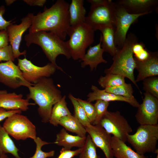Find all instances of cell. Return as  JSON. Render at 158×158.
I'll return each mask as SVG.
<instances>
[{
	"label": "cell",
	"mask_w": 158,
	"mask_h": 158,
	"mask_svg": "<svg viewBox=\"0 0 158 158\" xmlns=\"http://www.w3.org/2000/svg\"><path fill=\"white\" fill-rule=\"evenodd\" d=\"M94 31L85 22L70 26L67 32L69 38L66 43L73 60L83 59L86 49L94 41Z\"/></svg>",
	"instance_id": "cell-5"
},
{
	"label": "cell",
	"mask_w": 158,
	"mask_h": 158,
	"mask_svg": "<svg viewBox=\"0 0 158 158\" xmlns=\"http://www.w3.org/2000/svg\"><path fill=\"white\" fill-rule=\"evenodd\" d=\"M94 104L96 111V118L93 125H98L100 121L107 112L109 102L101 100L96 101Z\"/></svg>",
	"instance_id": "cell-35"
},
{
	"label": "cell",
	"mask_w": 158,
	"mask_h": 158,
	"mask_svg": "<svg viewBox=\"0 0 158 158\" xmlns=\"http://www.w3.org/2000/svg\"><path fill=\"white\" fill-rule=\"evenodd\" d=\"M0 158H9L8 156L5 154L2 155Z\"/></svg>",
	"instance_id": "cell-45"
},
{
	"label": "cell",
	"mask_w": 158,
	"mask_h": 158,
	"mask_svg": "<svg viewBox=\"0 0 158 158\" xmlns=\"http://www.w3.org/2000/svg\"><path fill=\"white\" fill-rule=\"evenodd\" d=\"M30 6H37L43 7L46 2V0H23V1Z\"/></svg>",
	"instance_id": "cell-42"
},
{
	"label": "cell",
	"mask_w": 158,
	"mask_h": 158,
	"mask_svg": "<svg viewBox=\"0 0 158 158\" xmlns=\"http://www.w3.org/2000/svg\"><path fill=\"white\" fill-rule=\"evenodd\" d=\"M135 68L138 74L135 81H142L145 78L158 75V52H151L149 57L146 60L140 61L134 58Z\"/></svg>",
	"instance_id": "cell-18"
},
{
	"label": "cell",
	"mask_w": 158,
	"mask_h": 158,
	"mask_svg": "<svg viewBox=\"0 0 158 158\" xmlns=\"http://www.w3.org/2000/svg\"><path fill=\"white\" fill-rule=\"evenodd\" d=\"M12 47L10 45L0 48V62L15 60Z\"/></svg>",
	"instance_id": "cell-37"
},
{
	"label": "cell",
	"mask_w": 158,
	"mask_h": 158,
	"mask_svg": "<svg viewBox=\"0 0 158 158\" xmlns=\"http://www.w3.org/2000/svg\"><path fill=\"white\" fill-rule=\"evenodd\" d=\"M83 0H72L69 4L68 11L70 26L84 23L86 11Z\"/></svg>",
	"instance_id": "cell-24"
},
{
	"label": "cell",
	"mask_w": 158,
	"mask_h": 158,
	"mask_svg": "<svg viewBox=\"0 0 158 158\" xmlns=\"http://www.w3.org/2000/svg\"><path fill=\"white\" fill-rule=\"evenodd\" d=\"M86 137H81L70 134L63 128L56 135L54 143L68 150H71L74 147L82 148L85 143Z\"/></svg>",
	"instance_id": "cell-21"
},
{
	"label": "cell",
	"mask_w": 158,
	"mask_h": 158,
	"mask_svg": "<svg viewBox=\"0 0 158 158\" xmlns=\"http://www.w3.org/2000/svg\"><path fill=\"white\" fill-rule=\"evenodd\" d=\"M111 147L114 157L116 158H147L135 152L123 142L114 136L111 137Z\"/></svg>",
	"instance_id": "cell-22"
},
{
	"label": "cell",
	"mask_w": 158,
	"mask_h": 158,
	"mask_svg": "<svg viewBox=\"0 0 158 158\" xmlns=\"http://www.w3.org/2000/svg\"><path fill=\"white\" fill-rule=\"evenodd\" d=\"M114 42L118 49L123 46L127 34L131 25L145 14H133L128 13L121 6L116 2Z\"/></svg>",
	"instance_id": "cell-10"
},
{
	"label": "cell",
	"mask_w": 158,
	"mask_h": 158,
	"mask_svg": "<svg viewBox=\"0 0 158 158\" xmlns=\"http://www.w3.org/2000/svg\"><path fill=\"white\" fill-rule=\"evenodd\" d=\"M0 83L13 89L22 86L28 88L34 84L24 79L18 66L11 61L0 63Z\"/></svg>",
	"instance_id": "cell-13"
},
{
	"label": "cell",
	"mask_w": 158,
	"mask_h": 158,
	"mask_svg": "<svg viewBox=\"0 0 158 158\" xmlns=\"http://www.w3.org/2000/svg\"><path fill=\"white\" fill-rule=\"evenodd\" d=\"M99 30L101 32L100 36L102 38V48L104 52L113 56L118 50L114 42L115 26L113 25H107Z\"/></svg>",
	"instance_id": "cell-23"
},
{
	"label": "cell",
	"mask_w": 158,
	"mask_h": 158,
	"mask_svg": "<svg viewBox=\"0 0 158 158\" xmlns=\"http://www.w3.org/2000/svg\"><path fill=\"white\" fill-rule=\"evenodd\" d=\"M6 11L4 6H0V30H6L7 27L11 24L14 23L12 22L13 20L7 21L3 17Z\"/></svg>",
	"instance_id": "cell-39"
},
{
	"label": "cell",
	"mask_w": 158,
	"mask_h": 158,
	"mask_svg": "<svg viewBox=\"0 0 158 158\" xmlns=\"http://www.w3.org/2000/svg\"><path fill=\"white\" fill-rule=\"evenodd\" d=\"M85 128L95 146L102 151L106 158H113L111 135L99 124H91Z\"/></svg>",
	"instance_id": "cell-15"
},
{
	"label": "cell",
	"mask_w": 158,
	"mask_h": 158,
	"mask_svg": "<svg viewBox=\"0 0 158 158\" xmlns=\"http://www.w3.org/2000/svg\"><path fill=\"white\" fill-rule=\"evenodd\" d=\"M20 110H8L0 107V122L4 119L15 114H21Z\"/></svg>",
	"instance_id": "cell-40"
},
{
	"label": "cell",
	"mask_w": 158,
	"mask_h": 158,
	"mask_svg": "<svg viewBox=\"0 0 158 158\" xmlns=\"http://www.w3.org/2000/svg\"><path fill=\"white\" fill-rule=\"evenodd\" d=\"M16 1V0H6L5 1L7 6H9Z\"/></svg>",
	"instance_id": "cell-44"
},
{
	"label": "cell",
	"mask_w": 158,
	"mask_h": 158,
	"mask_svg": "<svg viewBox=\"0 0 158 158\" xmlns=\"http://www.w3.org/2000/svg\"><path fill=\"white\" fill-rule=\"evenodd\" d=\"M143 89L158 99V76L149 77L142 80Z\"/></svg>",
	"instance_id": "cell-32"
},
{
	"label": "cell",
	"mask_w": 158,
	"mask_h": 158,
	"mask_svg": "<svg viewBox=\"0 0 158 158\" xmlns=\"http://www.w3.org/2000/svg\"><path fill=\"white\" fill-rule=\"evenodd\" d=\"M18 66L21 71L24 79L33 84L36 83L41 78H49L56 72L57 69L51 63L43 66H38L33 64L25 57L18 58Z\"/></svg>",
	"instance_id": "cell-11"
},
{
	"label": "cell",
	"mask_w": 158,
	"mask_h": 158,
	"mask_svg": "<svg viewBox=\"0 0 158 158\" xmlns=\"http://www.w3.org/2000/svg\"><path fill=\"white\" fill-rule=\"evenodd\" d=\"M77 100L83 108L91 124L93 125L96 118V111L94 104L87 100H83L79 98Z\"/></svg>",
	"instance_id": "cell-36"
},
{
	"label": "cell",
	"mask_w": 158,
	"mask_h": 158,
	"mask_svg": "<svg viewBox=\"0 0 158 158\" xmlns=\"http://www.w3.org/2000/svg\"><path fill=\"white\" fill-rule=\"evenodd\" d=\"M116 7V2L111 0L105 4L91 6L85 23L94 31L107 25L115 26Z\"/></svg>",
	"instance_id": "cell-8"
},
{
	"label": "cell",
	"mask_w": 158,
	"mask_h": 158,
	"mask_svg": "<svg viewBox=\"0 0 158 158\" xmlns=\"http://www.w3.org/2000/svg\"><path fill=\"white\" fill-rule=\"evenodd\" d=\"M69 5L64 0H58L49 8H45L43 12L34 15L29 32H50L64 41L70 26Z\"/></svg>",
	"instance_id": "cell-1"
},
{
	"label": "cell",
	"mask_w": 158,
	"mask_h": 158,
	"mask_svg": "<svg viewBox=\"0 0 158 158\" xmlns=\"http://www.w3.org/2000/svg\"><path fill=\"white\" fill-rule=\"evenodd\" d=\"M33 15V13H29L21 19V23L19 24H13V23L7 27L9 42L12 47L15 59L26 54V50L20 52L19 48L23 35L31 26Z\"/></svg>",
	"instance_id": "cell-14"
},
{
	"label": "cell",
	"mask_w": 158,
	"mask_h": 158,
	"mask_svg": "<svg viewBox=\"0 0 158 158\" xmlns=\"http://www.w3.org/2000/svg\"><path fill=\"white\" fill-rule=\"evenodd\" d=\"M3 126L9 135L17 140H34L37 137L35 125L21 114H15L6 118Z\"/></svg>",
	"instance_id": "cell-7"
},
{
	"label": "cell",
	"mask_w": 158,
	"mask_h": 158,
	"mask_svg": "<svg viewBox=\"0 0 158 158\" xmlns=\"http://www.w3.org/2000/svg\"><path fill=\"white\" fill-rule=\"evenodd\" d=\"M66 99V95L63 96L52 107L49 122L54 126H58L62 117L72 114L67 106Z\"/></svg>",
	"instance_id": "cell-27"
},
{
	"label": "cell",
	"mask_w": 158,
	"mask_h": 158,
	"mask_svg": "<svg viewBox=\"0 0 158 158\" xmlns=\"http://www.w3.org/2000/svg\"><path fill=\"white\" fill-rule=\"evenodd\" d=\"M101 43L102 38L100 36L99 43L93 47H90L83 59L79 61H81L82 68H84L86 66H89L90 71H92L94 70H95L99 64L107 63L103 56L104 51L101 47Z\"/></svg>",
	"instance_id": "cell-20"
},
{
	"label": "cell",
	"mask_w": 158,
	"mask_h": 158,
	"mask_svg": "<svg viewBox=\"0 0 158 158\" xmlns=\"http://www.w3.org/2000/svg\"><path fill=\"white\" fill-rule=\"evenodd\" d=\"M135 117L140 125H156L158 123V99L145 92Z\"/></svg>",
	"instance_id": "cell-12"
},
{
	"label": "cell",
	"mask_w": 158,
	"mask_h": 158,
	"mask_svg": "<svg viewBox=\"0 0 158 158\" xmlns=\"http://www.w3.org/2000/svg\"><path fill=\"white\" fill-rule=\"evenodd\" d=\"M35 105V103H30L27 99H24L21 94L0 90V107L8 110H19L25 111L28 109L29 106Z\"/></svg>",
	"instance_id": "cell-16"
},
{
	"label": "cell",
	"mask_w": 158,
	"mask_h": 158,
	"mask_svg": "<svg viewBox=\"0 0 158 158\" xmlns=\"http://www.w3.org/2000/svg\"><path fill=\"white\" fill-rule=\"evenodd\" d=\"M18 151L9 135L0 124V158L6 154L9 153L15 158H22L19 155Z\"/></svg>",
	"instance_id": "cell-25"
},
{
	"label": "cell",
	"mask_w": 158,
	"mask_h": 158,
	"mask_svg": "<svg viewBox=\"0 0 158 158\" xmlns=\"http://www.w3.org/2000/svg\"><path fill=\"white\" fill-rule=\"evenodd\" d=\"M106 92L117 95L127 98H133L134 90L131 84L125 83L118 86L106 88L104 89Z\"/></svg>",
	"instance_id": "cell-30"
},
{
	"label": "cell",
	"mask_w": 158,
	"mask_h": 158,
	"mask_svg": "<svg viewBox=\"0 0 158 158\" xmlns=\"http://www.w3.org/2000/svg\"><path fill=\"white\" fill-rule=\"evenodd\" d=\"M158 124L140 125L133 134H128L127 141L140 154L158 153Z\"/></svg>",
	"instance_id": "cell-6"
},
{
	"label": "cell",
	"mask_w": 158,
	"mask_h": 158,
	"mask_svg": "<svg viewBox=\"0 0 158 158\" xmlns=\"http://www.w3.org/2000/svg\"><path fill=\"white\" fill-rule=\"evenodd\" d=\"M138 41L136 35L132 33L128 34L123 47L118 49L113 56V63L110 68L106 69V74H114L122 76L130 80L139 90L134 74L135 62L132 51L133 45Z\"/></svg>",
	"instance_id": "cell-4"
},
{
	"label": "cell",
	"mask_w": 158,
	"mask_h": 158,
	"mask_svg": "<svg viewBox=\"0 0 158 158\" xmlns=\"http://www.w3.org/2000/svg\"><path fill=\"white\" fill-rule=\"evenodd\" d=\"M68 97L73 107L74 116L78 119L84 127L91 124L90 121L83 108L77 100L76 98L74 97L70 93H69Z\"/></svg>",
	"instance_id": "cell-29"
},
{
	"label": "cell",
	"mask_w": 158,
	"mask_h": 158,
	"mask_svg": "<svg viewBox=\"0 0 158 158\" xmlns=\"http://www.w3.org/2000/svg\"><path fill=\"white\" fill-rule=\"evenodd\" d=\"M27 95L38 106L37 111L44 123L49 122L52 107L62 98L61 91L54 84L52 78L43 77L28 88Z\"/></svg>",
	"instance_id": "cell-2"
},
{
	"label": "cell",
	"mask_w": 158,
	"mask_h": 158,
	"mask_svg": "<svg viewBox=\"0 0 158 158\" xmlns=\"http://www.w3.org/2000/svg\"><path fill=\"white\" fill-rule=\"evenodd\" d=\"M59 124L66 130L76 134L81 137H86L87 132L84 127L78 119L72 114L62 117Z\"/></svg>",
	"instance_id": "cell-26"
},
{
	"label": "cell",
	"mask_w": 158,
	"mask_h": 158,
	"mask_svg": "<svg viewBox=\"0 0 158 158\" xmlns=\"http://www.w3.org/2000/svg\"><path fill=\"white\" fill-rule=\"evenodd\" d=\"M123 6L129 13L133 14L152 13L157 9V0H120L116 2Z\"/></svg>",
	"instance_id": "cell-17"
},
{
	"label": "cell",
	"mask_w": 158,
	"mask_h": 158,
	"mask_svg": "<svg viewBox=\"0 0 158 158\" xmlns=\"http://www.w3.org/2000/svg\"><path fill=\"white\" fill-rule=\"evenodd\" d=\"M36 144V149L34 155L30 158H47L53 157L54 156L55 151L52 150L49 152H44L42 150L44 145L53 143L49 142L43 140L39 137H37L34 140Z\"/></svg>",
	"instance_id": "cell-34"
},
{
	"label": "cell",
	"mask_w": 158,
	"mask_h": 158,
	"mask_svg": "<svg viewBox=\"0 0 158 158\" xmlns=\"http://www.w3.org/2000/svg\"><path fill=\"white\" fill-rule=\"evenodd\" d=\"M82 148L75 150H68L62 147L60 151V154L57 158H73L79 155L81 152Z\"/></svg>",
	"instance_id": "cell-38"
},
{
	"label": "cell",
	"mask_w": 158,
	"mask_h": 158,
	"mask_svg": "<svg viewBox=\"0 0 158 158\" xmlns=\"http://www.w3.org/2000/svg\"><path fill=\"white\" fill-rule=\"evenodd\" d=\"M109 134L125 142L127 136L132 132V128L127 119L117 111H107L102 117L98 124Z\"/></svg>",
	"instance_id": "cell-9"
},
{
	"label": "cell",
	"mask_w": 158,
	"mask_h": 158,
	"mask_svg": "<svg viewBox=\"0 0 158 158\" xmlns=\"http://www.w3.org/2000/svg\"><path fill=\"white\" fill-rule=\"evenodd\" d=\"M98 83L101 87L104 89L119 85L126 83L124 77L114 74H108L104 76H101Z\"/></svg>",
	"instance_id": "cell-28"
},
{
	"label": "cell",
	"mask_w": 158,
	"mask_h": 158,
	"mask_svg": "<svg viewBox=\"0 0 158 158\" xmlns=\"http://www.w3.org/2000/svg\"><path fill=\"white\" fill-rule=\"evenodd\" d=\"M8 37L6 30H0V48L8 45Z\"/></svg>",
	"instance_id": "cell-41"
},
{
	"label": "cell",
	"mask_w": 158,
	"mask_h": 158,
	"mask_svg": "<svg viewBox=\"0 0 158 158\" xmlns=\"http://www.w3.org/2000/svg\"><path fill=\"white\" fill-rule=\"evenodd\" d=\"M24 40L28 47L32 44L40 46L51 63L57 69L65 73L62 68L57 65L56 59L60 55H63L68 59L71 58L66 42L53 33L43 31L29 32L25 35Z\"/></svg>",
	"instance_id": "cell-3"
},
{
	"label": "cell",
	"mask_w": 158,
	"mask_h": 158,
	"mask_svg": "<svg viewBox=\"0 0 158 158\" xmlns=\"http://www.w3.org/2000/svg\"><path fill=\"white\" fill-rule=\"evenodd\" d=\"M109 0H87V1L91 4V6H97L105 4Z\"/></svg>",
	"instance_id": "cell-43"
},
{
	"label": "cell",
	"mask_w": 158,
	"mask_h": 158,
	"mask_svg": "<svg viewBox=\"0 0 158 158\" xmlns=\"http://www.w3.org/2000/svg\"><path fill=\"white\" fill-rule=\"evenodd\" d=\"M156 158H158V153H157V156Z\"/></svg>",
	"instance_id": "cell-46"
},
{
	"label": "cell",
	"mask_w": 158,
	"mask_h": 158,
	"mask_svg": "<svg viewBox=\"0 0 158 158\" xmlns=\"http://www.w3.org/2000/svg\"><path fill=\"white\" fill-rule=\"evenodd\" d=\"M91 89L92 91L89 92L87 96V100L90 102L98 100L109 102L119 101L128 103L133 107L137 108L140 104L135 97L130 98L117 95L106 92L104 90H100L94 85L91 86Z\"/></svg>",
	"instance_id": "cell-19"
},
{
	"label": "cell",
	"mask_w": 158,
	"mask_h": 158,
	"mask_svg": "<svg viewBox=\"0 0 158 158\" xmlns=\"http://www.w3.org/2000/svg\"><path fill=\"white\" fill-rule=\"evenodd\" d=\"M96 148L90 136L87 135L82 150L79 154V158H100L97 155Z\"/></svg>",
	"instance_id": "cell-31"
},
{
	"label": "cell",
	"mask_w": 158,
	"mask_h": 158,
	"mask_svg": "<svg viewBox=\"0 0 158 158\" xmlns=\"http://www.w3.org/2000/svg\"><path fill=\"white\" fill-rule=\"evenodd\" d=\"M132 51L134 58L140 61L147 59L151 53L146 48L145 45L143 42L138 41L133 45Z\"/></svg>",
	"instance_id": "cell-33"
}]
</instances>
